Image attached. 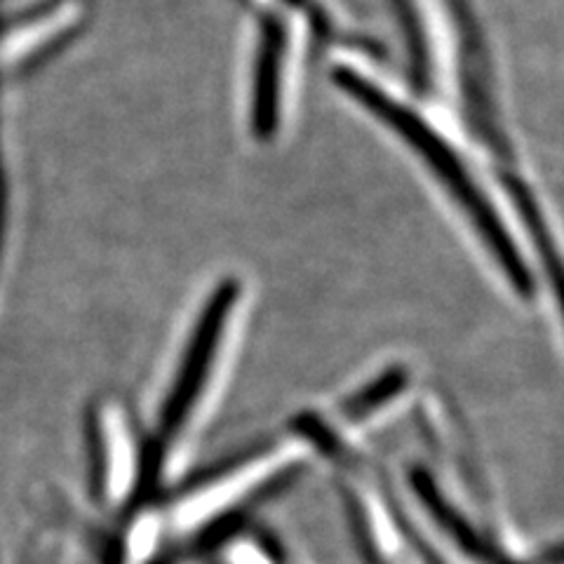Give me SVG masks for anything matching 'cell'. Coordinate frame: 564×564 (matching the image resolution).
Returning <instances> with one entry per match:
<instances>
[{
  "mask_svg": "<svg viewBox=\"0 0 564 564\" xmlns=\"http://www.w3.org/2000/svg\"><path fill=\"white\" fill-rule=\"evenodd\" d=\"M337 80L350 97H356L369 111L379 116L388 128H393L431 165V172H435L437 180L447 186L449 193H454L456 203L466 209V215L473 219L475 228H478L480 238L487 242L491 254L497 257L506 275L513 280V285L522 294L532 292V278L524 271V263L513 240L503 231V224L497 217V212L491 209L480 186L473 182V176L466 172V165L458 161V155L454 153V149L447 147V141L435 130H431L426 120L416 111L408 109L398 99L388 97V93H383L379 85L369 83L360 74L339 68Z\"/></svg>",
  "mask_w": 564,
  "mask_h": 564,
  "instance_id": "1",
  "label": "cell"
},
{
  "mask_svg": "<svg viewBox=\"0 0 564 564\" xmlns=\"http://www.w3.org/2000/svg\"><path fill=\"white\" fill-rule=\"evenodd\" d=\"M236 290L231 285L221 288V292L212 299L209 308L200 317V325L196 329V339L191 344V352L186 356L180 379H176L172 388V398L167 400L163 416H161V426H158V437L153 440L151 452L144 458V470H141V497H147L149 487H153L158 473H161V464L165 458V449L172 443V440L180 435L186 414L191 412L193 404H196L203 381L207 377V369L215 360V350L219 344V334L224 327V317L228 315L234 306Z\"/></svg>",
  "mask_w": 564,
  "mask_h": 564,
  "instance_id": "2",
  "label": "cell"
}]
</instances>
